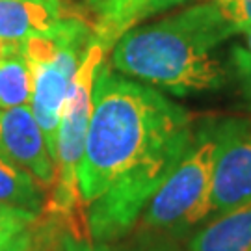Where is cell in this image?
I'll list each match as a JSON object with an SVG mask.
<instances>
[{"label":"cell","mask_w":251,"mask_h":251,"mask_svg":"<svg viewBox=\"0 0 251 251\" xmlns=\"http://www.w3.org/2000/svg\"><path fill=\"white\" fill-rule=\"evenodd\" d=\"M52 231L37 225V214L8 208L0 216V251H47L54 244Z\"/></svg>","instance_id":"cell-11"},{"label":"cell","mask_w":251,"mask_h":251,"mask_svg":"<svg viewBox=\"0 0 251 251\" xmlns=\"http://www.w3.org/2000/svg\"><path fill=\"white\" fill-rule=\"evenodd\" d=\"M222 11L231 26L238 32L251 30V0H208Z\"/></svg>","instance_id":"cell-14"},{"label":"cell","mask_w":251,"mask_h":251,"mask_svg":"<svg viewBox=\"0 0 251 251\" xmlns=\"http://www.w3.org/2000/svg\"><path fill=\"white\" fill-rule=\"evenodd\" d=\"M56 250H58V248H56V242H54L52 246H50V248H49L47 251H56Z\"/></svg>","instance_id":"cell-19"},{"label":"cell","mask_w":251,"mask_h":251,"mask_svg":"<svg viewBox=\"0 0 251 251\" xmlns=\"http://www.w3.org/2000/svg\"><path fill=\"white\" fill-rule=\"evenodd\" d=\"M192 145L184 108L100 63L78 168L91 238L108 242L123 236Z\"/></svg>","instance_id":"cell-1"},{"label":"cell","mask_w":251,"mask_h":251,"mask_svg":"<svg viewBox=\"0 0 251 251\" xmlns=\"http://www.w3.org/2000/svg\"><path fill=\"white\" fill-rule=\"evenodd\" d=\"M214 158L212 136L203 134L180 164L171 171L145 212V224L152 229L182 233L214 214Z\"/></svg>","instance_id":"cell-5"},{"label":"cell","mask_w":251,"mask_h":251,"mask_svg":"<svg viewBox=\"0 0 251 251\" xmlns=\"http://www.w3.org/2000/svg\"><path fill=\"white\" fill-rule=\"evenodd\" d=\"M236 34L212 2L128 30L112 47V67L175 95L224 88L227 71L216 50Z\"/></svg>","instance_id":"cell-2"},{"label":"cell","mask_w":251,"mask_h":251,"mask_svg":"<svg viewBox=\"0 0 251 251\" xmlns=\"http://www.w3.org/2000/svg\"><path fill=\"white\" fill-rule=\"evenodd\" d=\"M214 214L222 216L251 203V116L231 117L212 128Z\"/></svg>","instance_id":"cell-6"},{"label":"cell","mask_w":251,"mask_h":251,"mask_svg":"<svg viewBox=\"0 0 251 251\" xmlns=\"http://www.w3.org/2000/svg\"><path fill=\"white\" fill-rule=\"evenodd\" d=\"M0 156L26 170L43 186L54 180V160L30 106L0 110Z\"/></svg>","instance_id":"cell-7"},{"label":"cell","mask_w":251,"mask_h":251,"mask_svg":"<svg viewBox=\"0 0 251 251\" xmlns=\"http://www.w3.org/2000/svg\"><path fill=\"white\" fill-rule=\"evenodd\" d=\"M188 251H251V203L218 216L192 238Z\"/></svg>","instance_id":"cell-10"},{"label":"cell","mask_w":251,"mask_h":251,"mask_svg":"<svg viewBox=\"0 0 251 251\" xmlns=\"http://www.w3.org/2000/svg\"><path fill=\"white\" fill-rule=\"evenodd\" d=\"M106 52L108 50L95 37L75 75L65 100L54 154V180L50 184L52 199L49 205V212L54 218L62 220L63 227L73 238L84 242H88L90 233L84 231L86 222L82 216L84 199L78 190V168L90 125L93 84Z\"/></svg>","instance_id":"cell-4"},{"label":"cell","mask_w":251,"mask_h":251,"mask_svg":"<svg viewBox=\"0 0 251 251\" xmlns=\"http://www.w3.org/2000/svg\"><path fill=\"white\" fill-rule=\"evenodd\" d=\"M246 34H248V43H250V50H251V30H248Z\"/></svg>","instance_id":"cell-17"},{"label":"cell","mask_w":251,"mask_h":251,"mask_svg":"<svg viewBox=\"0 0 251 251\" xmlns=\"http://www.w3.org/2000/svg\"><path fill=\"white\" fill-rule=\"evenodd\" d=\"M8 208H9V206H0V216L4 214V212H6V210H8Z\"/></svg>","instance_id":"cell-18"},{"label":"cell","mask_w":251,"mask_h":251,"mask_svg":"<svg viewBox=\"0 0 251 251\" xmlns=\"http://www.w3.org/2000/svg\"><path fill=\"white\" fill-rule=\"evenodd\" d=\"M19 47L21 45H17V43H4V41H0V58L9 52H13V50H17Z\"/></svg>","instance_id":"cell-16"},{"label":"cell","mask_w":251,"mask_h":251,"mask_svg":"<svg viewBox=\"0 0 251 251\" xmlns=\"http://www.w3.org/2000/svg\"><path fill=\"white\" fill-rule=\"evenodd\" d=\"M26 170L0 156V206L37 214L43 206V192Z\"/></svg>","instance_id":"cell-12"},{"label":"cell","mask_w":251,"mask_h":251,"mask_svg":"<svg viewBox=\"0 0 251 251\" xmlns=\"http://www.w3.org/2000/svg\"><path fill=\"white\" fill-rule=\"evenodd\" d=\"M63 250L65 251H95L90 246V242H82V240H76V238H73V236H67Z\"/></svg>","instance_id":"cell-15"},{"label":"cell","mask_w":251,"mask_h":251,"mask_svg":"<svg viewBox=\"0 0 251 251\" xmlns=\"http://www.w3.org/2000/svg\"><path fill=\"white\" fill-rule=\"evenodd\" d=\"M67 17L62 0H0V41L21 45L56 30Z\"/></svg>","instance_id":"cell-8"},{"label":"cell","mask_w":251,"mask_h":251,"mask_svg":"<svg viewBox=\"0 0 251 251\" xmlns=\"http://www.w3.org/2000/svg\"><path fill=\"white\" fill-rule=\"evenodd\" d=\"M182 2L186 0H86L93 15V34L106 50L140 21Z\"/></svg>","instance_id":"cell-9"},{"label":"cell","mask_w":251,"mask_h":251,"mask_svg":"<svg viewBox=\"0 0 251 251\" xmlns=\"http://www.w3.org/2000/svg\"><path fill=\"white\" fill-rule=\"evenodd\" d=\"M93 39L91 25L69 15L56 30L21 43V52L32 71L30 110L45 136L52 160L65 100Z\"/></svg>","instance_id":"cell-3"},{"label":"cell","mask_w":251,"mask_h":251,"mask_svg":"<svg viewBox=\"0 0 251 251\" xmlns=\"http://www.w3.org/2000/svg\"><path fill=\"white\" fill-rule=\"evenodd\" d=\"M32 71L21 47L0 58V110L30 106Z\"/></svg>","instance_id":"cell-13"}]
</instances>
